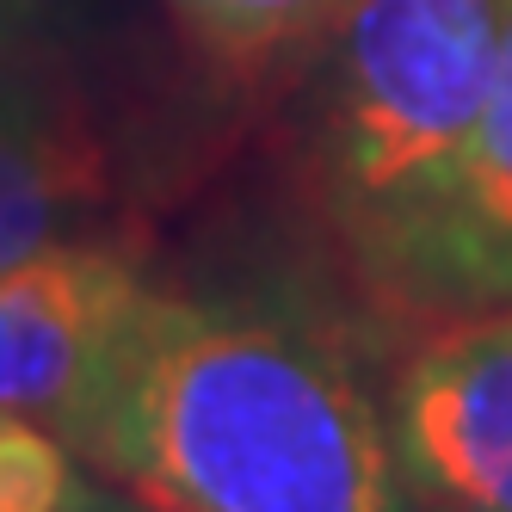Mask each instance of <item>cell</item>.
Instances as JSON below:
<instances>
[{
	"instance_id": "3",
	"label": "cell",
	"mask_w": 512,
	"mask_h": 512,
	"mask_svg": "<svg viewBox=\"0 0 512 512\" xmlns=\"http://www.w3.org/2000/svg\"><path fill=\"white\" fill-rule=\"evenodd\" d=\"M352 284L414 327L512 309V19L463 149Z\"/></svg>"
},
{
	"instance_id": "8",
	"label": "cell",
	"mask_w": 512,
	"mask_h": 512,
	"mask_svg": "<svg viewBox=\"0 0 512 512\" xmlns=\"http://www.w3.org/2000/svg\"><path fill=\"white\" fill-rule=\"evenodd\" d=\"M81 457L38 420H0V512H81Z\"/></svg>"
},
{
	"instance_id": "2",
	"label": "cell",
	"mask_w": 512,
	"mask_h": 512,
	"mask_svg": "<svg viewBox=\"0 0 512 512\" xmlns=\"http://www.w3.org/2000/svg\"><path fill=\"white\" fill-rule=\"evenodd\" d=\"M506 19L512 0H352L303 62V179L352 278L463 149Z\"/></svg>"
},
{
	"instance_id": "10",
	"label": "cell",
	"mask_w": 512,
	"mask_h": 512,
	"mask_svg": "<svg viewBox=\"0 0 512 512\" xmlns=\"http://www.w3.org/2000/svg\"><path fill=\"white\" fill-rule=\"evenodd\" d=\"M25 75H31V68H25L19 56H0V105L19 93V81H25Z\"/></svg>"
},
{
	"instance_id": "12",
	"label": "cell",
	"mask_w": 512,
	"mask_h": 512,
	"mask_svg": "<svg viewBox=\"0 0 512 512\" xmlns=\"http://www.w3.org/2000/svg\"><path fill=\"white\" fill-rule=\"evenodd\" d=\"M0 420H7V414H0Z\"/></svg>"
},
{
	"instance_id": "6",
	"label": "cell",
	"mask_w": 512,
	"mask_h": 512,
	"mask_svg": "<svg viewBox=\"0 0 512 512\" xmlns=\"http://www.w3.org/2000/svg\"><path fill=\"white\" fill-rule=\"evenodd\" d=\"M112 155L87 112L38 68L0 105V272L44 247L105 235Z\"/></svg>"
},
{
	"instance_id": "7",
	"label": "cell",
	"mask_w": 512,
	"mask_h": 512,
	"mask_svg": "<svg viewBox=\"0 0 512 512\" xmlns=\"http://www.w3.org/2000/svg\"><path fill=\"white\" fill-rule=\"evenodd\" d=\"M352 0H167L186 50L216 81H297L315 44Z\"/></svg>"
},
{
	"instance_id": "11",
	"label": "cell",
	"mask_w": 512,
	"mask_h": 512,
	"mask_svg": "<svg viewBox=\"0 0 512 512\" xmlns=\"http://www.w3.org/2000/svg\"><path fill=\"white\" fill-rule=\"evenodd\" d=\"M81 512H149V506H136V500H130V494H124V500H112V494H99V488H93V494H87V506H81Z\"/></svg>"
},
{
	"instance_id": "9",
	"label": "cell",
	"mask_w": 512,
	"mask_h": 512,
	"mask_svg": "<svg viewBox=\"0 0 512 512\" xmlns=\"http://www.w3.org/2000/svg\"><path fill=\"white\" fill-rule=\"evenodd\" d=\"M56 0H0V56H19L44 31Z\"/></svg>"
},
{
	"instance_id": "5",
	"label": "cell",
	"mask_w": 512,
	"mask_h": 512,
	"mask_svg": "<svg viewBox=\"0 0 512 512\" xmlns=\"http://www.w3.org/2000/svg\"><path fill=\"white\" fill-rule=\"evenodd\" d=\"M401 488L426 512H512V309L438 321L383 383Z\"/></svg>"
},
{
	"instance_id": "1",
	"label": "cell",
	"mask_w": 512,
	"mask_h": 512,
	"mask_svg": "<svg viewBox=\"0 0 512 512\" xmlns=\"http://www.w3.org/2000/svg\"><path fill=\"white\" fill-rule=\"evenodd\" d=\"M75 451L149 512H408L383 389L284 290H149Z\"/></svg>"
},
{
	"instance_id": "4",
	"label": "cell",
	"mask_w": 512,
	"mask_h": 512,
	"mask_svg": "<svg viewBox=\"0 0 512 512\" xmlns=\"http://www.w3.org/2000/svg\"><path fill=\"white\" fill-rule=\"evenodd\" d=\"M155 278L118 235H81L0 272V414L75 445Z\"/></svg>"
}]
</instances>
